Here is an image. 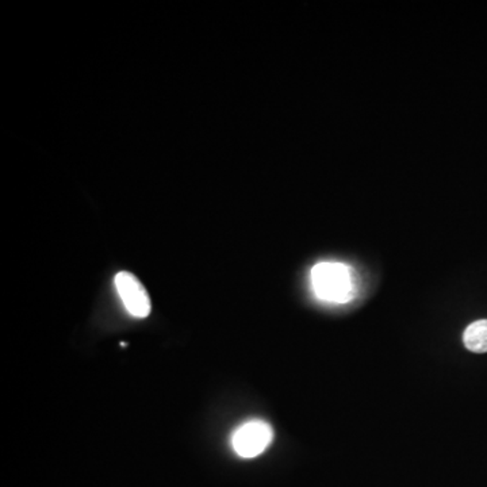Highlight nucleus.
Here are the masks:
<instances>
[{
    "label": "nucleus",
    "mask_w": 487,
    "mask_h": 487,
    "mask_svg": "<svg viewBox=\"0 0 487 487\" xmlns=\"http://www.w3.org/2000/svg\"><path fill=\"white\" fill-rule=\"evenodd\" d=\"M310 282L316 295L326 302L347 303L357 296V274L344 263H318L311 268Z\"/></svg>",
    "instance_id": "obj_1"
},
{
    "label": "nucleus",
    "mask_w": 487,
    "mask_h": 487,
    "mask_svg": "<svg viewBox=\"0 0 487 487\" xmlns=\"http://www.w3.org/2000/svg\"><path fill=\"white\" fill-rule=\"evenodd\" d=\"M114 282L121 300L131 316L145 318L151 314V298L137 277L122 271L115 275Z\"/></svg>",
    "instance_id": "obj_3"
},
{
    "label": "nucleus",
    "mask_w": 487,
    "mask_h": 487,
    "mask_svg": "<svg viewBox=\"0 0 487 487\" xmlns=\"http://www.w3.org/2000/svg\"><path fill=\"white\" fill-rule=\"evenodd\" d=\"M463 342L466 348L475 354L487 352V319H479L468 325L463 334Z\"/></svg>",
    "instance_id": "obj_4"
},
{
    "label": "nucleus",
    "mask_w": 487,
    "mask_h": 487,
    "mask_svg": "<svg viewBox=\"0 0 487 487\" xmlns=\"http://www.w3.org/2000/svg\"><path fill=\"white\" fill-rule=\"evenodd\" d=\"M274 432L268 422L252 420L237 428L232 435V447L241 458H256L267 450L272 442Z\"/></svg>",
    "instance_id": "obj_2"
}]
</instances>
